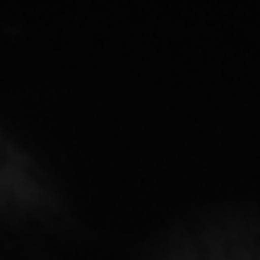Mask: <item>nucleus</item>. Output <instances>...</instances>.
I'll return each mask as SVG.
<instances>
[]
</instances>
